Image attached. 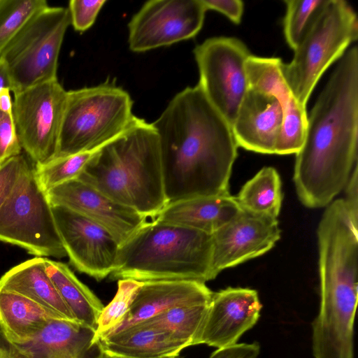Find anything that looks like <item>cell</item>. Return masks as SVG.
<instances>
[{
    "label": "cell",
    "mask_w": 358,
    "mask_h": 358,
    "mask_svg": "<svg viewBox=\"0 0 358 358\" xmlns=\"http://www.w3.org/2000/svg\"><path fill=\"white\" fill-rule=\"evenodd\" d=\"M152 124L169 203L229 194L238 145L231 125L198 84L176 94Z\"/></svg>",
    "instance_id": "1"
},
{
    "label": "cell",
    "mask_w": 358,
    "mask_h": 358,
    "mask_svg": "<svg viewBox=\"0 0 358 358\" xmlns=\"http://www.w3.org/2000/svg\"><path fill=\"white\" fill-rule=\"evenodd\" d=\"M357 142L358 49L355 45L338 59L307 115L293 176L305 206H328L344 189L357 165Z\"/></svg>",
    "instance_id": "2"
},
{
    "label": "cell",
    "mask_w": 358,
    "mask_h": 358,
    "mask_svg": "<svg viewBox=\"0 0 358 358\" xmlns=\"http://www.w3.org/2000/svg\"><path fill=\"white\" fill-rule=\"evenodd\" d=\"M77 178L146 217L154 219L169 203L157 133L137 117L94 152Z\"/></svg>",
    "instance_id": "3"
},
{
    "label": "cell",
    "mask_w": 358,
    "mask_h": 358,
    "mask_svg": "<svg viewBox=\"0 0 358 358\" xmlns=\"http://www.w3.org/2000/svg\"><path fill=\"white\" fill-rule=\"evenodd\" d=\"M212 234L152 220L120 245L110 279L140 282L215 278Z\"/></svg>",
    "instance_id": "4"
},
{
    "label": "cell",
    "mask_w": 358,
    "mask_h": 358,
    "mask_svg": "<svg viewBox=\"0 0 358 358\" xmlns=\"http://www.w3.org/2000/svg\"><path fill=\"white\" fill-rule=\"evenodd\" d=\"M129 94L110 83L67 91L55 157L96 151L123 134L136 116Z\"/></svg>",
    "instance_id": "5"
},
{
    "label": "cell",
    "mask_w": 358,
    "mask_h": 358,
    "mask_svg": "<svg viewBox=\"0 0 358 358\" xmlns=\"http://www.w3.org/2000/svg\"><path fill=\"white\" fill-rule=\"evenodd\" d=\"M358 38V19L344 0H327L303 38L292 61L282 64L285 79L296 99L306 103L325 71Z\"/></svg>",
    "instance_id": "6"
},
{
    "label": "cell",
    "mask_w": 358,
    "mask_h": 358,
    "mask_svg": "<svg viewBox=\"0 0 358 358\" xmlns=\"http://www.w3.org/2000/svg\"><path fill=\"white\" fill-rule=\"evenodd\" d=\"M71 24L68 8L49 6L33 15L0 55L13 93L57 79L58 58Z\"/></svg>",
    "instance_id": "7"
},
{
    "label": "cell",
    "mask_w": 358,
    "mask_h": 358,
    "mask_svg": "<svg viewBox=\"0 0 358 358\" xmlns=\"http://www.w3.org/2000/svg\"><path fill=\"white\" fill-rule=\"evenodd\" d=\"M0 241L36 257L66 256L46 193L28 162L12 193L0 208Z\"/></svg>",
    "instance_id": "8"
},
{
    "label": "cell",
    "mask_w": 358,
    "mask_h": 358,
    "mask_svg": "<svg viewBox=\"0 0 358 358\" xmlns=\"http://www.w3.org/2000/svg\"><path fill=\"white\" fill-rule=\"evenodd\" d=\"M193 52L198 85L231 127L249 89L245 62L252 54L241 40L231 36L207 38Z\"/></svg>",
    "instance_id": "9"
},
{
    "label": "cell",
    "mask_w": 358,
    "mask_h": 358,
    "mask_svg": "<svg viewBox=\"0 0 358 358\" xmlns=\"http://www.w3.org/2000/svg\"><path fill=\"white\" fill-rule=\"evenodd\" d=\"M66 94L57 78L14 93L13 116L17 136L35 165L56 155Z\"/></svg>",
    "instance_id": "10"
},
{
    "label": "cell",
    "mask_w": 358,
    "mask_h": 358,
    "mask_svg": "<svg viewBox=\"0 0 358 358\" xmlns=\"http://www.w3.org/2000/svg\"><path fill=\"white\" fill-rule=\"evenodd\" d=\"M206 11L202 0L148 1L128 24L129 48L144 52L194 38Z\"/></svg>",
    "instance_id": "11"
},
{
    "label": "cell",
    "mask_w": 358,
    "mask_h": 358,
    "mask_svg": "<svg viewBox=\"0 0 358 358\" xmlns=\"http://www.w3.org/2000/svg\"><path fill=\"white\" fill-rule=\"evenodd\" d=\"M56 227L71 265L100 281L113 271L120 245L103 227L66 207L52 206Z\"/></svg>",
    "instance_id": "12"
},
{
    "label": "cell",
    "mask_w": 358,
    "mask_h": 358,
    "mask_svg": "<svg viewBox=\"0 0 358 358\" xmlns=\"http://www.w3.org/2000/svg\"><path fill=\"white\" fill-rule=\"evenodd\" d=\"M277 218L242 210L212 234V268L216 276L269 251L280 238Z\"/></svg>",
    "instance_id": "13"
},
{
    "label": "cell",
    "mask_w": 358,
    "mask_h": 358,
    "mask_svg": "<svg viewBox=\"0 0 358 358\" xmlns=\"http://www.w3.org/2000/svg\"><path fill=\"white\" fill-rule=\"evenodd\" d=\"M51 206L75 211L106 229L120 245L147 221V217L119 203L78 178L45 192Z\"/></svg>",
    "instance_id": "14"
},
{
    "label": "cell",
    "mask_w": 358,
    "mask_h": 358,
    "mask_svg": "<svg viewBox=\"0 0 358 358\" xmlns=\"http://www.w3.org/2000/svg\"><path fill=\"white\" fill-rule=\"evenodd\" d=\"M262 308L252 289L227 287L213 292L195 345L220 349L236 344L256 324Z\"/></svg>",
    "instance_id": "15"
},
{
    "label": "cell",
    "mask_w": 358,
    "mask_h": 358,
    "mask_svg": "<svg viewBox=\"0 0 358 358\" xmlns=\"http://www.w3.org/2000/svg\"><path fill=\"white\" fill-rule=\"evenodd\" d=\"M282 122V109L274 96L250 88L231 129L238 146L262 154H274Z\"/></svg>",
    "instance_id": "16"
},
{
    "label": "cell",
    "mask_w": 358,
    "mask_h": 358,
    "mask_svg": "<svg viewBox=\"0 0 358 358\" xmlns=\"http://www.w3.org/2000/svg\"><path fill=\"white\" fill-rule=\"evenodd\" d=\"M213 293L204 282L196 280L143 282L123 321L108 336L173 307L209 303Z\"/></svg>",
    "instance_id": "17"
},
{
    "label": "cell",
    "mask_w": 358,
    "mask_h": 358,
    "mask_svg": "<svg viewBox=\"0 0 358 358\" xmlns=\"http://www.w3.org/2000/svg\"><path fill=\"white\" fill-rule=\"evenodd\" d=\"M95 330L78 322L53 320L30 341L18 345L29 358H95Z\"/></svg>",
    "instance_id": "18"
},
{
    "label": "cell",
    "mask_w": 358,
    "mask_h": 358,
    "mask_svg": "<svg viewBox=\"0 0 358 358\" xmlns=\"http://www.w3.org/2000/svg\"><path fill=\"white\" fill-rule=\"evenodd\" d=\"M241 210L230 194L194 197L168 203L154 220L213 234Z\"/></svg>",
    "instance_id": "19"
},
{
    "label": "cell",
    "mask_w": 358,
    "mask_h": 358,
    "mask_svg": "<svg viewBox=\"0 0 358 358\" xmlns=\"http://www.w3.org/2000/svg\"><path fill=\"white\" fill-rule=\"evenodd\" d=\"M0 289L24 296L64 320L78 322L47 273L45 258L36 257L9 269L0 278Z\"/></svg>",
    "instance_id": "20"
},
{
    "label": "cell",
    "mask_w": 358,
    "mask_h": 358,
    "mask_svg": "<svg viewBox=\"0 0 358 358\" xmlns=\"http://www.w3.org/2000/svg\"><path fill=\"white\" fill-rule=\"evenodd\" d=\"M97 343L112 353L134 358L179 355L186 348L166 331L145 322L134 324Z\"/></svg>",
    "instance_id": "21"
},
{
    "label": "cell",
    "mask_w": 358,
    "mask_h": 358,
    "mask_svg": "<svg viewBox=\"0 0 358 358\" xmlns=\"http://www.w3.org/2000/svg\"><path fill=\"white\" fill-rule=\"evenodd\" d=\"M53 320L63 319L24 296L0 289V328L13 343L30 341Z\"/></svg>",
    "instance_id": "22"
},
{
    "label": "cell",
    "mask_w": 358,
    "mask_h": 358,
    "mask_svg": "<svg viewBox=\"0 0 358 358\" xmlns=\"http://www.w3.org/2000/svg\"><path fill=\"white\" fill-rule=\"evenodd\" d=\"M47 273L76 320L96 330L97 320L104 306L69 267L60 262L45 258Z\"/></svg>",
    "instance_id": "23"
},
{
    "label": "cell",
    "mask_w": 358,
    "mask_h": 358,
    "mask_svg": "<svg viewBox=\"0 0 358 358\" xmlns=\"http://www.w3.org/2000/svg\"><path fill=\"white\" fill-rule=\"evenodd\" d=\"M235 197L242 210L277 218L282 201L281 180L278 171L271 166L262 168L245 183Z\"/></svg>",
    "instance_id": "24"
},
{
    "label": "cell",
    "mask_w": 358,
    "mask_h": 358,
    "mask_svg": "<svg viewBox=\"0 0 358 358\" xmlns=\"http://www.w3.org/2000/svg\"><path fill=\"white\" fill-rule=\"evenodd\" d=\"M281 59L278 57L251 55L245 62V71L249 87L276 98L283 113L301 103L293 95L285 79Z\"/></svg>",
    "instance_id": "25"
},
{
    "label": "cell",
    "mask_w": 358,
    "mask_h": 358,
    "mask_svg": "<svg viewBox=\"0 0 358 358\" xmlns=\"http://www.w3.org/2000/svg\"><path fill=\"white\" fill-rule=\"evenodd\" d=\"M210 302L173 307L143 322L166 331L185 348L195 345Z\"/></svg>",
    "instance_id": "26"
},
{
    "label": "cell",
    "mask_w": 358,
    "mask_h": 358,
    "mask_svg": "<svg viewBox=\"0 0 358 358\" xmlns=\"http://www.w3.org/2000/svg\"><path fill=\"white\" fill-rule=\"evenodd\" d=\"M96 151L54 157L45 163L35 165V176L40 187L46 192L57 185L77 178Z\"/></svg>",
    "instance_id": "27"
},
{
    "label": "cell",
    "mask_w": 358,
    "mask_h": 358,
    "mask_svg": "<svg viewBox=\"0 0 358 358\" xmlns=\"http://www.w3.org/2000/svg\"><path fill=\"white\" fill-rule=\"evenodd\" d=\"M143 284V282L131 279L118 280L117 291L114 298L103 307L99 316L94 338L95 343L121 324Z\"/></svg>",
    "instance_id": "28"
},
{
    "label": "cell",
    "mask_w": 358,
    "mask_h": 358,
    "mask_svg": "<svg viewBox=\"0 0 358 358\" xmlns=\"http://www.w3.org/2000/svg\"><path fill=\"white\" fill-rule=\"evenodd\" d=\"M286 13L283 20L285 41L296 49L327 0H285Z\"/></svg>",
    "instance_id": "29"
},
{
    "label": "cell",
    "mask_w": 358,
    "mask_h": 358,
    "mask_svg": "<svg viewBox=\"0 0 358 358\" xmlns=\"http://www.w3.org/2000/svg\"><path fill=\"white\" fill-rule=\"evenodd\" d=\"M48 6L45 0H0V55L29 19Z\"/></svg>",
    "instance_id": "30"
},
{
    "label": "cell",
    "mask_w": 358,
    "mask_h": 358,
    "mask_svg": "<svg viewBox=\"0 0 358 358\" xmlns=\"http://www.w3.org/2000/svg\"><path fill=\"white\" fill-rule=\"evenodd\" d=\"M106 2V0H71L69 2L68 9L71 24L74 29L83 32L90 29Z\"/></svg>",
    "instance_id": "31"
},
{
    "label": "cell",
    "mask_w": 358,
    "mask_h": 358,
    "mask_svg": "<svg viewBox=\"0 0 358 358\" xmlns=\"http://www.w3.org/2000/svg\"><path fill=\"white\" fill-rule=\"evenodd\" d=\"M22 150L13 113L0 110V166L10 158L20 155Z\"/></svg>",
    "instance_id": "32"
},
{
    "label": "cell",
    "mask_w": 358,
    "mask_h": 358,
    "mask_svg": "<svg viewBox=\"0 0 358 358\" xmlns=\"http://www.w3.org/2000/svg\"><path fill=\"white\" fill-rule=\"evenodd\" d=\"M27 162L20 154L0 166V208L12 193Z\"/></svg>",
    "instance_id": "33"
},
{
    "label": "cell",
    "mask_w": 358,
    "mask_h": 358,
    "mask_svg": "<svg viewBox=\"0 0 358 358\" xmlns=\"http://www.w3.org/2000/svg\"><path fill=\"white\" fill-rule=\"evenodd\" d=\"M207 10H214L230 20L240 24L244 12V3L241 0H202Z\"/></svg>",
    "instance_id": "34"
},
{
    "label": "cell",
    "mask_w": 358,
    "mask_h": 358,
    "mask_svg": "<svg viewBox=\"0 0 358 358\" xmlns=\"http://www.w3.org/2000/svg\"><path fill=\"white\" fill-rule=\"evenodd\" d=\"M260 346L257 342L236 343L215 350L209 358H258Z\"/></svg>",
    "instance_id": "35"
},
{
    "label": "cell",
    "mask_w": 358,
    "mask_h": 358,
    "mask_svg": "<svg viewBox=\"0 0 358 358\" xmlns=\"http://www.w3.org/2000/svg\"><path fill=\"white\" fill-rule=\"evenodd\" d=\"M345 197L343 199L348 211L353 220L358 224V166L354 168L345 185Z\"/></svg>",
    "instance_id": "36"
},
{
    "label": "cell",
    "mask_w": 358,
    "mask_h": 358,
    "mask_svg": "<svg viewBox=\"0 0 358 358\" xmlns=\"http://www.w3.org/2000/svg\"><path fill=\"white\" fill-rule=\"evenodd\" d=\"M0 358H29L16 343L10 341L0 328Z\"/></svg>",
    "instance_id": "37"
},
{
    "label": "cell",
    "mask_w": 358,
    "mask_h": 358,
    "mask_svg": "<svg viewBox=\"0 0 358 358\" xmlns=\"http://www.w3.org/2000/svg\"><path fill=\"white\" fill-rule=\"evenodd\" d=\"M5 89L13 90L9 71L5 61L0 57V92Z\"/></svg>",
    "instance_id": "38"
},
{
    "label": "cell",
    "mask_w": 358,
    "mask_h": 358,
    "mask_svg": "<svg viewBox=\"0 0 358 358\" xmlns=\"http://www.w3.org/2000/svg\"><path fill=\"white\" fill-rule=\"evenodd\" d=\"M10 92V90L5 89L0 92V110L5 113H13V101Z\"/></svg>",
    "instance_id": "39"
},
{
    "label": "cell",
    "mask_w": 358,
    "mask_h": 358,
    "mask_svg": "<svg viewBox=\"0 0 358 358\" xmlns=\"http://www.w3.org/2000/svg\"><path fill=\"white\" fill-rule=\"evenodd\" d=\"M178 356L179 355H171V356H166V357H158V358H178ZM95 358H134V357H126V356H122V355H119L117 354L112 353L108 350L103 349L99 345V351Z\"/></svg>",
    "instance_id": "40"
}]
</instances>
